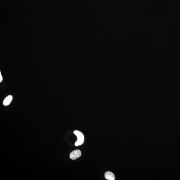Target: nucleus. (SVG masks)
Returning <instances> with one entry per match:
<instances>
[{
  "mask_svg": "<svg viewBox=\"0 0 180 180\" xmlns=\"http://www.w3.org/2000/svg\"><path fill=\"white\" fill-rule=\"evenodd\" d=\"M74 134L77 137V140L75 143V146H78L82 145L84 142V136L83 133L80 131L75 130L74 132Z\"/></svg>",
  "mask_w": 180,
  "mask_h": 180,
  "instance_id": "obj_1",
  "label": "nucleus"
},
{
  "mask_svg": "<svg viewBox=\"0 0 180 180\" xmlns=\"http://www.w3.org/2000/svg\"><path fill=\"white\" fill-rule=\"evenodd\" d=\"M81 155L80 150L77 149L71 152L70 154V158L73 160H75L80 157Z\"/></svg>",
  "mask_w": 180,
  "mask_h": 180,
  "instance_id": "obj_2",
  "label": "nucleus"
},
{
  "mask_svg": "<svg viewBox=\"0 0 180 180\" xmlns=\"http://www.w3.org/2000/svg\"><path fill=\"white\" fill-rule=\"evenodd\" d=\"M105 177L106 179L110 180H114L115 177L114 174L110 171H107L105 174Z\"/></svg>",
  "mask_w": 180,
  "mask_h": 180,
  "instance_id": "obj_3",
  "label": "nucleus"
},
{
  "mask_svg": "<svg viewBox=\"0 0 180 180\" xmlns=\"http://www.w3.org/2000/svg\"><path fill=\"white\" fill-rule=\"evenodd\" d=\"M13 99V96L12 95H8L4 100L3 102V105L5 106H8L11 103Z\"/></svg>",
  "mask_w": 180,
  "mask_h": 180,
  "instance_id": "obj_4",
  "label": "nucleus"
},
{
  "mask_svg": "<svg viewBox=\"0 0 180 180\" xmlns=\"http://www.w3.org/2000/svg\"><path fill=\"white\" fill-rule=\"evenodd\" d=\"M2 80L3 78L1 75V73L0 72V82H1L2 81Z\"/></svg>",
  "mask_w": 180,
  "mask_h": 180,
  "instance_id": "obj_5",
  "label": "nucleus"
}]
</instances>
